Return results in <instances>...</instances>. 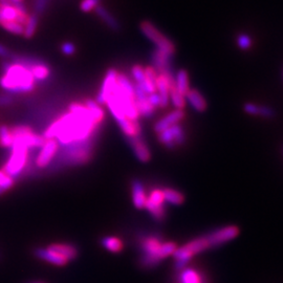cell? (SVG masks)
I'll list each match as a JSON object with an SVG mask.
<instances>
[{
  "mask_svg": "<svg viewBox=\"0 0 283 283\" xmlns=\"http://www.w3.org/2000/svg\"><path fill=\"white\" fill-rule=\"evenodd\" d=\"M141 264L146 267L154 266L163 259L174 254L176 244L171 241L162 242L155 236H147L142 239L141 244Z\"/></svg>",
  "mask_w": 283,
  "mask_h": 283,
  "instance_id": "cell-2",
  "label": "cell"
},
{
  "mask_svg": "<svg viewBox=\"0 0 283 283\" xmlns=\"http://www.w3.org/2000/svg\"><path fill=\"white\" fill-rule=\"evenodd\" d=\"M11 2H12V3H20V2H22V0H11Z\"/></svg>",
  "mask_w": 283,
  "mask_h": 283,
  "instance_id": "cell-43",
  "label": "cell"
},
{
  "mask_svg": "<svg viewBox=\"0 0 283 283\" xmlns=\"http://www.w3.org/2000/svg\"><path fill=\"white\" fill-rule=\"evenodd\" d=\"M148 102L150 103V105L152 107H158L161 106V100H160V96L157 95V93H152L148 95Z\"/></svg>",
  "mask_w": 283,
  "mask_h": 283,
  "instance_id": "cell-40",
  "label": "cell"
},
{
  "mask_svg": "<svg viewBox=\"0 0 283 283\" xmlns=\"http://www.w3.org/2000/svg\"><path fill=\"white\" fill-rule=\"evenodd\" d=\"M14 186V178L6 174L3 170H0V195Z\"/></svg>",
  "mask_w": 283,
  "mask_h": 283,
  "instance_id": "cell-33",
  "label": "cell"
},
{
  "mask_svg": "<svg viewBox=\"0 0 283 283\" xmlns=\"http://www.w3.org/2000/svg\"><path fill=\"white\" fill-rule=\"evenodd\" d=\"M51 250L57 252L58 254L62 255L63 257H65L69 261L71 260H74L78 257L79 255V251L78 248L73 245V244H69V243H54L51 244L49 246Z\"/></svg>",
  "mask_w": 283,
  "mask_h": 283,
  "instance_id": "cell-16",
  "label": "cell"
},
{
  "mask_svg": "<svg viewBox=\"0 0 283 283\" xmlns=\"http://www.w3.org/2000/svg\"><path fill=\"white\" fill-rule=\"evenodd\" d=\"M169 98L171 99L172 104L174 105V107L176 109H184L185 105H186V100H185V96H183L180 94L178 90L176 89L175 85L171 86L169 89Z\"/></svg>",
  "mask_w": 283,
  "mask_h": 283,
  "instance_id": "cell-28",
  "label": "cell"
},
{
  "mask_svg": "<svg viewBox=\"0 0 283 283\" xmlns=\"http://www.w3.org/2000/svg\"><path fill=\"white\" fill-rule=\"evenodd\" d=\"M3 70L6 76L0 78V86L12 94L31 93L35 87L31 71L16 63H3Z\"/></svg>",
  "mask_w": 283,
  "mask_h": 283,
  "instance_id": "cell-1",
  "label": "cell"
},
{
  "mask_svg": "<svg viewBox=\"0 0 283 283\" xmlns=\"http://www.w3.org/2000/svg\"><path fill=\"white\" fill-rule=\"evenodd\" d=\"M158 140H160V142L162 144H164L166 147H168L169 149L174 148V146L176 145L173 135H172V132H171V130H170V128L158 132Z\"/></svg>",
  "mask_w": 283,
  "mask_h": 283,
  "instance_id": "cell-32",
  "label": "cell"
},
{
  "mask_svg": "<svg viewBox=\"0 0 283 283\" xmlns=\"http://www.w3.org/2000/svg\"><path fill=\"white\" fill-rule=\"evenodd\" d=\"M85 106L89 110L90 115H92L94 121L97 124H100L102 121H103V119H104V110L102 109V107H100V104H98L96 101H94V100H87Z\"/></svg>",
  "mask_w": 283,
  "mask_h": 283,
  "instance_id": "cell-23",
  "label": "cell"
},
{
  "mask_svg": "<svg viewBox=\"0 0 283 283\" xmlns=\"http://www.w3.org/2000/svg\"><path fill=\"white\" fill-rule=\"evenodd\" d=\"M9 0H0V4H3V3H8Z\"/></svg>",
  "mask_w": 283,
  "mask_h": 283,
  "instance_id": "cell-44",
  "label": "cell"
},
{
  "mask_svg": "<svg viewBox=\"0 0 283 283\" xmlns=\"http://www.w3.org/2000/svg\"><path fill=\"white\" fill-rule=\"evenodd\" d=\"M17 16L16 9L9 2L0 4V21H16Z\"/></svg>",
  "mask_w": 283,
  "mask_h": 283,
  "instance_id": "cell-21",
  "label": "cell"
},
{
  "mask_svg": "<svg viewBox=\"0 0 283 283\" xmlns=\"http://www.w3.org/2000/svg\"><path fill=\"white\" fill-rule=\"evenodd\" d=\"M102 245H103L106 250L113 253L121 252L123 248V242L119 238H117V237L112 236L104 237V238L102 239Z\"/></svg>",
  "mask_w": 283,
  "mask_h": 283,
  "instance_id": "cell-25",
  "label": "cell"
},
{
  "mask_svg": "<svg viewBox=\"0 0 283 283\" xmlns=\"http://www.w3.org/2000/svg\"><path fill=\"white\" fill-rule=\"evenodd\" d=\"M180 283H201L197 271L193 268H183L179 276Z\"/></svg>",
  "mask_w": 283,
  "mask_h": 283,
  "instance_id": "cell-27",
  "label": "cell"
},
{
  "mask_svg": "<svg viewBox=\"0 0 283 283\" xmlns=\"http://www.w3.org/2000/svg\"><path fill=\"white\" fill-rule=\"evenodd\" d=\"M14 102V99L10 95H0V107H6L11 105Z\"/></svg>",
  "mask_w": 283,
  "mask_h": 283,
  "instance_id": "cell-41",
  "label": "cell"
},
{
  "mask_svg": "<svg viewBox=\"0 0 283 283\" xmlns=\"http://www.w3.org/2000/svg\"><path fill=\"white\" fill-rule=\"evenodd\" d=\"M186 98L188 99V101L190 102L191 106L193 107L195 110L197 111H205L207 109V102L201 96V94L196 89H190L189 93L187 94Z\"/></svg>",
  "mask_w": 283,
  "mask_h": 283,
  "instance_id": "cell-20",
  "label": "cell"
},
{
  "mask_svg": "<svg viewBox=\"0 0 283 283\" xmlns=\"http://www.w3.org/2000/svg\"><path fill=\"white\" fill-rule=\"evenodd\" d=\"M35 256L38 257L39 259L44 260V261H48L50 263H53V264L58 265V266H63L67 262H69V260H67L65 257H63L62 255L51 250L50 247H38V248H36Z\"/></svg>",
  "mask_w": 283,
  "mask_h": 283,
  "instance_id": "cell-13",
  "label": "cell"
},
{
  "mask_svg": "<svg viewBox=\"0 0 283 283\" xmlns=\"http://www.w3.org/2000/svg\"><path fill=\"white\" fill-rule=\"evenodd\" d=\"M29 149L25 146L13 145L12 154L4 167L3 171L12 178H17L24 171L28 163Z\"/></svg>",
  "mask_w": 283,
  "mask_h": 283,
  "instance_id": "cell-5",
  "label": "cell"
},
{
  "mask_svg": "<svg viewBox=\"0 0 283 283\" xmlns=\"http://www.w3.org/2000/svg\"><path fill=\"white\" fill-rule=\"evenodd\" d=\"M243 109L248 115L252 116H261L263 118L271 119L275 116V111L266 106H259L253 103H246L243 106Z\"/></svg>",
  "mask_w": 283,
  "mask_h": 283,
  "instance_id": "cell-19",
  "label": "cell"
},
{
  "mask_svg": "<svg viewBox=\"0 0 283 283\" xmlns=\"http://www.w3.org/2000/svg\"><path fill=\"white\" fill-rule=\"evenodd\" d=\"M57 151H58V142L56 141V139H47L37 156V166L39 168L48 167L53 161Z\"/></svg>",
  "mask_w": 283,
  "mask_h": 283,
  "instance_id": "cell-10",
  "label": "cell"
},
{
  "mask_svg": "<svg viewBox=\"0 0 283 283\" xmlns=\"http://www.w3.org/2000/svg\"><path fill=\"white\" fill-rule=\"evenodd\" d=\"M34 283H41V282H34Z\"/></svg>",
  "mask_w": 283,
  "mask_h": 283,
  "instance_id": "cell-45",
  "label": "cell"
},
{
  "mask_svg": "<svg viewBox=\"0 0 283 283\" xmlns=\"http://www.w3.org/2000/svg\"><path fill=\"white\" fill-rule=\"evenodd\" d=\"M38 21H39V17L37 14L34 13L31 16H29L27 24L25 25V32H24V36L27 39H30L35 35L37 26H38Z\"/></svg>",
  "mask_w": 283,
  "mask_h": 283,
  "instance_id": "cell-26",
  "label": "cell"
},
{
  "mask_svg": "<svg viewBox=\"0 0 283 283\" xmlns=\"http://www.w3.org/2000/svg\"><path fill=\"white\" fill-rule=\"evenodd\" d=\"M175 87L178 92L182 94L183 96H187L189 93V78H188V73L184 70L179 71L176 75L175 78Z\"/></svg>",
  "mask_w": 283,
  "mask_h": 283,
  "instance_id": "cell-22",
  "label": "cell"
},
{
  "mask_svg": "<svg viewBox=\"0 0 283 283\" xmlns=\"http://www.w3.org/2000/svg\"><path fill=\"white\" fill-rule=\"evenodd\" d=\"M95 11H96L97 15L100 17V19L103 21L109 29H111L112 31H115V32L120 31L121 26L119 24V21L115 17H113V15H111L104 7H102V6L99 5V6L96 7Z\"/></svg>",
  "mask_w": 283,
  "mask_h": 283,
  "instance_id": "cell-17",
  "label": "cell"
},
{
  "mask_svg": "<svg viewBox=\"0 0 283 283\" xmlns=\"http://www.w3.org/2000/svg\"><path fill=\"white\" fill-rule=\"evenodd\" d=\"M237 44L241 50H248L252 45V39L247 35H240L237 38Z\"/></svg>",
  "mask_w": 283,
  "mask_h": 283,
  "instance_id": "cell-37",
  "label": "cell"
},
{
  "mask_svg": "<svg viewBox=\"0 0 283 283\" xmlns=\"http://www.w3.org/2000/svg\"><path fill=\"white\" fill-rule=\"evenodd\" d=\"M169 83L167 79L163 76H158L156 79V90L157 95L160 96L161 100V106L160 107H167L169 104Z\"/></svg>",
  "mask_w": 283,
  "mask_h": 283,
  "instance_id": "cell-18",
  "label": "cell"
},
{
  "mask_svg": "<svg viewBox=\"0 0 283 283\" xmlns=\"http://www.w3.org/2000/svg\"><path fill=\"white\" fill-rule=\"evenodd\" d=\"M239 230L235 225H228L224 228L215 230L214 232L208 234V239L210 241L211 247L221 245L225 242L231 241L235 237L238 235Z\"/></svg>",
  "mask_w": 283,
  "mask_h": 283,
  "instance_id": "cell-9",
  "label": "cell"
},
{
  "mask_svg": "<svg viewBox=\"0 0 283 283\" xmlns=\"http://www.w3.org/2000/svg\"><path fill=\"white\" fill-rule=\"evenodd\" d=\"M131 73H132V76H133L134 80H135V83H137L139 86H141L144 89L145 81H146L144 69H142L140 65H134L131 69Z\"/></svg>",
  "mask_w": 283,
  "mask_h": 283,
  "instance_id": "cell-34",
  "label": "cell"
},
{
  "mask_svg": "<svg viewBox=\"0 0 283 283\" xmlns=\"http://www.w3.org/2000/svg\"><path fill=\"white\" fill-rule=\"evenodd\" d=\"M31 73L33 75L34 80L37 81H43L50 76V69L48 67V65L45 63H40L37 64L33 67L31 70Z\"/></svg>",
  "mask_w": 283,
  "mask_h": 283,
  "instance_id": "cell-29",
  "label": "cell"
},
{
  "mask_svg": "<svg viewBox=\"0 0 283 283\" xmlns=\"http://www.w3.org/2000/svg\"><path fill=\"white\" fill-rule=\"evenodd\" d=\"M211 247L208 236H200L197 238L187 242L186 244L177 247L174 254L172 255L175 259V266L177 269H183L189 262V260Z\"/></svg>",
  "mask_w": 283,
  "mask_h": 283,
  "instance_id": "cell-3",
  "label": "cell"
},
{
  "mask_svg": "<svg viewBox=\"0 0 283 283\" xmlns=\"http://www.w3.org/2000/svg\"><path fill=\"white\" fill-rule=\"evenodd\" d=\"M90 138L69 144L71 147H67V149L64 150L63 157L58 158V164H56V166H77L87 163L92 157V149L88 146Z\"/></svg>",
  "mask_w": 283,
  "mask_h": 283,
  "instance_id": "cell-4",
  "label": "cell"
},
{
  "mask_svg": "<svg viewBox=\"0 0 283 283\" xmlns=\"http://www.w3.org/2000/svg\"><path fill=\"white\" fill-rule=\"evenodd\" d=\"M49 0H36L35 2V14L38 16L44 12Z\"/></svg>",
  "mask_w": 283,
  "mask_h": 283,
  "instance_id": "cell-39",
  "label": "cell"
},
{
  "mask_svg": "<svg viewBox=\"0 0 283 283\" xmlns=\"http://www.w3.org/2000/svg\"><path fill=\"white\" fill-rule=\"evenodd\" d=\"M164 203H165V198H164L163 190L155 189L151 192L150 195L147 197L145 208L156 220H162L165 216Z\"/></svg>",
  "mask_w": 283,
  "mask_h": 283,
  "instance_id": "cell-8",
  "label": "cell"
},
{
  "mask_svg": "<svg viewBox=\"0 0 283 283\" xmlns=\"http://www.w3.org/2000/svg\"><path fill=\"white\" fill-rule=\"evenodd\" d=\"M61 51L66 56H72L76 52V47L72 42H65L61 45Z\"/></svg>",
  "mask_w": 283,
  "mask_h": 283,
  "instance_id": "cell-38",
  "label": "cell"
},
{
  "mask_svg": "<svg viewBox=\"0 0 283 283\" xmlns=\"http://www.w3.org/2000/svg\"><path fill=\"white\" fill-rule=\"evenodd\" d=\"M0 26L14 35H24L25 27L18 24L17 21H0Z\"/></svg>",
  "mask_w": 283,
  "mask_h": 283,
  "instance_id": "cell-31",
  "label": "cell"
},
{
  "mask_svg": "<svg viewBox=\"0 0 283 283\" xmlns=\"http://www.w3.org/2000/svg\"><path fill=\"white\" fill-rule=\"evenodd\" d=\"M12 52H11L7 47H5L4 44L0 43V58L4 59H9L12 57Z\"/></svg>",
  "mask_w": 283,
  "mask_h": 283,
  "instance_id": "cell-42",
  "label": "cell"
},
{
  "mask_svg": "<svg viewBox=\"0 0 283 283\" xmlns=\"http://www.w3.org/2000/svg\"><path fill=\"white\" fill-rule=\"evenodd\" d=\"M170 130H171V132H172V135H173L176 145H180V144L185 143L186 134H185V131H184L182 126L178 125V124H175V125L170 127Z\"/></svg>",
  "mask_w": 283,
  "mask_h": 283,
  "instance_id": "cell-35",
  "label": "cell"
},
{
  "mask_svg": "<svg viewBox=\"0 0 283 283\" xmlns=\"http://www.w3.org/2000/svg\"><path fill=\"white\" fill-rule=\"evenodd\" d=\"M163 193H164L165 201H168L169 203H172V205H175V206L182 205L185 200L184 195L180 193V192L173 190V189H169V188L164 189Z\"/></svg>",
  "mask_w": 283,
  "mask_h": 283,
  "instance_id": "cell-24",
  "label": "cell"
},
{
  "mask_svg": "<svg viewBox=\"0 0 283 283\" xmlns=\"http://www.w3.org/2000/svg\"><path fill=\"white\" fill-rule=\"evenodd\" d=\"M100 5V0H82V3L80 5V9L82 12L88 13L90 11H93L96 9L97 6Z\"/></svg>",
  "mask_w": 283,
  "mask_h": 283,
  "instance_id": "cell-36",
  "label": "cell"
},
{
  "mask_svg": "<svg viewBox=\"0 0 283 283\" xmlns=\"http://www.w3.org/2000/svg\"><path fill=\"white\" fill-rule=\"evenodd\" d=\"M151 62L153 69L160 73V76H163L167 79L169 86H174L175 78L171 67V55L166 54L160 50H155L151 56Z\"/></svg>",
  "mask_w": 283,
  "mask_h": 283,
  "instance_id": "cell-7",
  "label": "cell"
},
{
  "mask_svg": "<svg viewBox=\"0 0 283 283\" xmlns=\"http://www.w3.org/2000/svg\"><path fill=\"white\" fill-rule=\"evenodd\" d=\"M185 116V113L183 111V109H175L174 111H172L171 113L163 119H161L160 121H157L154 125V130L155 132H161L165 129H168L171 126L175 125L180 120H182Z\"/></svg>",
  "mask_w": 283,
  "mask_h": 283,
  "instance_id": "cell-14",
  "label": "cell"
},
{
  "mask_svg": "<svg viewBox=\"0 0 283 283\" xmlns=\"http://www.w3.org/2000/svg\"><path fill=\"white\" fill-rule=\"evenodd\" d=\"M117 77H118V72L116 70L110 69L107 71L103 83H102L100 92L97 96L96 102L98 104L103 105L106 103L107 99L111 95L113 86H115L117 83Z\"/></svg>",
  "mask_w": 283,
  "mask_h": 283,
  "instance_id": "cell-11",
  "label": "cell"
},
{
  "mask_svg": "<svg viewBox=\"0 0 283 283\" xmlns=\"http://www.w3.org/2000/svg\"><path fill=\"white\" fill-rule=\"evenodd\" d=\"M140 29L144 35L148 39H150L156 45L157 50H160L171 56L174 54L175 52L174 44L170 41L166 36H164L163 34L151 24V22L143 21L140 25Z\"/></svg>",
  "mask_w": 283,
  "mask_h": 283,
  "instance_id": "cell-6",
  "label": "cell"
},
{
  "mask_svg": "<svg viewBox=\"0 0 283 283\" xmlns=\"http://www.w3.org/2000/svg\"><path fill=\"white\" fill-rule=\"evenodd\" d=\"M13 135L7 126H0V146L5 148H12L13 146Z\"/></svg>",
  "mask_w": 283,
  "mask_h": 283,
  "instance_id": "cell-30",
  "label": "cell"
},
{
  "mask_svg": "<svg viewBox=\"0 0 283 283\" xmlns=\"http://www.w3.org/2000/svg\"><path fill=\"white\" fill-rule=\"evenodd\" d=\"M126 139L139 161L143 163H147L150 161L151 158L150 151L148 149V147H147L146 144L144 143V141L141 139V137H126Z\"/></svg>",
  "mask_w": 283,
  "mask_h": 283,
  "instance_id": "cell-12",
  "label": "cell"
},
{
  "mask_svg": "<svg viewBox=\"0 0 283 283\" xmlns=\"http://www.w3.org/2000/svg\"><path fill=\"white\" fill-rule=\"evenodd\" d=\"M131 188H132V201L134 207L137 209H144L147 196H146L145 188L141 180L133 179Z\"/></svg>",
  "mask_w": 283,
  "mask_h": 283,
  "instance_id": "cell-15",
  "label": "cell"
}]
</instances>
